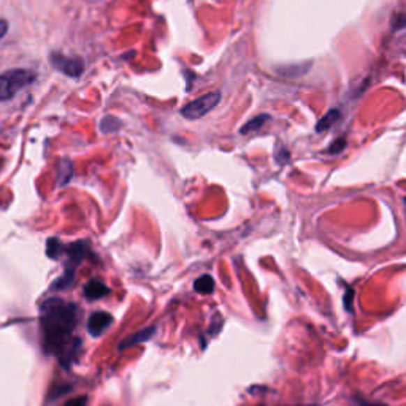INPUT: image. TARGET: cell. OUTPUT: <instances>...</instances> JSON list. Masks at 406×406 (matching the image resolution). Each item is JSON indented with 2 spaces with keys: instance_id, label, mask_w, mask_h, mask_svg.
I'll use <instances>...</instances> for the list:
<instances>
[{
  "instance_id": "cell-1",
  "label": "cell",
  "mask_w": 406,
  "mask_h": 406,
  "mask_svg": "<svg viewBox=\"0 0 406 406\" xmlns=\"http://www.w3.org/2000/svg\"><path fill=\"white\" fill-rule=\"evenodd\" d=\"M78 324V310L62 299H50L40 306V327L46 352L67 361L73 356L77 345L73 332Z\"/></svg>"
},
{
  "instance_id": "cell-2",
  "label": "cell",
  "mask_w": 406,
  "mask_h": 406,
  "mask_svg": "<svg viewBox=\"0 0 406 406\" xmlns=\"http://www.w3.org/2000/svg\"><path fill=\"white\" fill-rule=\"evenodd\" d=\"M37 78V73L26 68H15L0 75V100H10L26 86L32 84Z\"/></svg>"
},
{
  "instance_id": "cell-3",
  "label": "cell",
  "mask_w": 406,
  "mask_h": 406,
  "mask_svg": "<svg viewBox=\"0 0 406 406\" xmlns=\"http://www.w3.org/2000/svg\"><path fill=\"white\" fill-rule=\"evenodd\" d=\"M221 102V94L219 92H210V94H205L195 100L189 102L188 105H184L181 108V114L188 121H195L200 119L203 116L208 114L218 107V103Z\"/></svg>"
},
{
  "instance_id": "cell-4",
  "label": "cell",
  "mask_w": 406,
  "mask_h": 406,
  "mask_svg": "<svg viewBox=\"0 0 406 406\" xmlns=\"http://www.w3.org/2000/svg\"><path fill=\"white\" fill-rule=\"evenodd\" d=\"M50 62L53 63L54 68L70 78H80L86 70V63L81 57L53 53L50 56Z\"/></svg>"
},
{
  "instance_id": "cell-5",
  "label": "cell",
  "mask_w": 406,
  "mask_h": 406,
  "mask_svg": "<svg viewBox=\"0 0 406 406\" xmlns=\"http://www.w3.org/2000/svg\"><path fill=\"white\" fill-rule=\"evenodd\" d=\"M113 324V316L107 311H96L92 313L88 321V332L92 336H102Z\"/></svg>"
},
{
  "instance_id": "cell-6",
  "label": "cell",
  "mask_w": 406,
  "mask_h": 406,
  "mask_svg": "<svg viewBox=\"0 0 406 406\" xmlns=\"http://www.w3.org/2000/svg\"><path fill=\"white\" fill-rule=\"evenodd\" d=\"M156 333V327H148V329H143L140 332L130 335L129 338L123 340V343L119 345V349H126V347H132L135 345H140L144 343V341H148L149 338H153Z\"/></svg>"
},
{
  "instance_id": "cell-7",
  "label": "cell",
  "mask_w": 406,
  "mask_h": 406,
  "mask_svg": "<svg viewBox=\"0 0 406 406\" xmlns=\"http://www.w3.org/2000/svg\"><path fill=\"white\" fill-rule=\"evenodd\" d=\"M110 289L103 284L102 281H89L88 284L84 286V295L91 300H97V299H102L108 295Z\"/></svg>"
},
{
  "instance_id": "cell-8",
  "label": "cell",
  "mask_w": 406,
  "mask_h": 406,
  "mask_svg": "<svg viewBox=\"0 0 406 406\" xmlns=\"http://www.w3.org/2000/svg\"><path fill=\"white\" fill-rule=\"evenodd\" d=\"M269 119H270V116H269V114H259V116H256V118H253L251 121H248V123L241 127L240 133H241V135H248V133L256 132V130H259L260 127H262Z\"/></svg>"
},
{
  "instance_id": "cell-9",
  "label": "cell",
  "mask_w": 406,
  "mask_h": 406,
  "mask_svg": "<svg viewBox=\"0 0 406 406\" xmlns=\"http://www.w3.org/2000/svg\"><path fill=\"white\" fill-rule=\"evenodd\" d=\"M340 116H341V113L338 112V110H330V112L324 116V118L319 121L317 123V126H316V130L317 132H326V130H329L330 127H332L336 121L340 119Z\"/></svg>"
},
{
  "instance_id": "cell-10",
  "label": "cell",
  "mask_w": 406,
  "mask_h": 406,
  "mask_svg": "<svg viewBox=\"0 0 406 406\" xmlns=\"http://www.w3.org/2000/svg\"><path fill=\"white\" fill-rule=\"evenodd\" d=\"M72 176H73V164H72V160H68V159L61 160V165H59V178H57V184H59V186H66L68 181H70Z\"/></svg>"
},
{
  "instance_id": "cell-11",
  "label": "cell",
  "mask_w": 406,
  "mask_h": 406,
  "mask_svg": "<svg viewBox=\"0 0 406 406\" xmlns=\"http://www.w3.org/2000/svg\"><path fill=\"white\" fill-rule=\"evenodd\" d=\"M194 289L199 294H211L214 291V280L210 275H203L195 281Z\"/></svg>"
},
{
  "instance_id": "cell-12",
  "label": "cell",
  "mask_w": 406,
  "mask_h": 406,
  "mask_svg": "<svg viewBox=\"0 0 406 406\" xmlns=\"http://www.w3.org/2000/svg\"><path fill=\"white\" fill-rule=\"evenodd\" d=\"M63 248L66 246L57 239H50L48 243H46V254L51 259H59V256L63 253Z\"/></svg>"
},
{
  "instance_id": "cell-13",
  "label": "cell",
  "mask_w": 406,
  "mask_h": 406,
  "mask_svg": "<svg viewBox=\"0 0 406 406\" xmlns=\"http://www.w3.org/2000/svg\"><path fill=\"white\" fill-rule=\"evenodd\" d=\"M121 126H123V123H121L119 119L113 118V116H105V118L102 119L100 129H102V132H105V133H112V132H116L118 129H121Z\"/></svg>"
},
{
  "instance_id": "cell-14",
  "label": "cell",
  "mask_w": 406,
  "mask_h": 406,
  "mask_svg": "<svg viewBox=\"0 0 406 406\" xmlns=\"http://www.w3.org/2000/svg\"><path fill=\"white\" fill-rule=\"evenodd\" d=\"M346 146V140L345 138H340V140H336L332 143V146L329 148V153L330 154H336V153H341V151L345 149Z\"/></svg>"
},
{
  "instance_id": "cell-15",
  "label": "cell",
  "mask_w": 406,
  "mask_h": 406,
  "mask_svg": "<svg viewBox=\"0 0 406 406\" xmlns=\"http://www.w3.org/2000/svg\"><path fill=\"white\" fill-rule=\"evenodd\" d=\"M280 151H281V154L276 153V159H278V162H280V164H284V162L289 160V153L284 148Z\"/></svg>"
},
{
  "instance_id": "cell-16",
  "label": "cell",
  "mask_w": 406,
  "mask_h": 406,
  "mask_svg": "<svg viewBox=\"0 0 406 406\" xmlns=\"http://www.w3.org/2000/svg\"><path fill=\"white\" fill-rule=\"evenodd\" d=\"M8 22L5 21V20H0V38H3L5 36H7V32H8Z\"/></svg>"
},
{
  "instance_id": "cell-17",
  "label": "cell",
  "mask_w": 406,
  "mask_h": 406,
  "mask_svg": "<svg viewBox=\"0 0 406 406\" xmlns=\"http://www.w3.org/2000/svg\"><path fill=\"white\" fill-rule=\"evenodd\" d=\"M67 406H86V397L75 398V400H72V402H68Z\"/></svg>"
},
{
  "instance_id": "cell-18",
  "label": "cell",
  "mask_w": 406,
  "mask_h": 406,
  "mask_svg": "<svg viewBox=\"0 0 406 406\" xmlns=\"http://www.w3.org/2000/svg\"><path fill=\"white\" fill-rule=\"evenodd\" d=\"M356 406H387L382 403H373V402H367V400H356Z\"/></svg>"
},
{
  "instance_id": "cell-19",
  "label": "cell",
  "mask_w": 406,
  "mask_h": 406,
  "mask_svg": "<svg viewBox=\"0 0 406 406\" xmlns=\"http://www.w3.org/2000/svg\"><path fill=\"white\" fill-rule=\"evenodd\" d=\"M403 206H405V214H406V197L403 199Z\"/></svg>"
}]
</instances>
